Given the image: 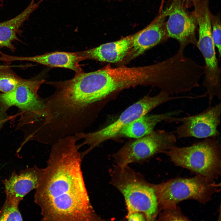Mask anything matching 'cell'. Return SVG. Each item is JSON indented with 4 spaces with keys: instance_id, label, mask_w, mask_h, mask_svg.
<instances>
[{
    "instance_id": "5b68a950",
    "label": "cell",
    "mask_w": 221,
    "mask_h": 221,
    "mask_svg": "<svg viewBox=\"0 0 221 221\" xmlns=\"http://www.w3.org/2000/svg\"><path fill=\"white\" fill-rule=\"evenodd\" d=\"M177 99L176 96H172L161 91L155 96H145L128 107L117 120L106 127L93 132L76 134L75 136L77 140H83L78 146L80 148L85 145H89V148L83 152L86 155L103 142L118 136L124 128L135 120L158 106Z\"/></svg>"
},
{
    "instance_id": "3957f363",
    "label": "cell",
    "mask_w": 221,
    "mask_h": 221,
    "mask_svg": "<svg viewBox=\"0 0 221 221\" xmlns=\"http://www.w3.org/2000/svg\"><path fill=\"white\" fill-rule=\"evenodd\" d=\"M216 138H205L189 146L175 145L163 153L176 165L214 180L221 174V145Z\"/></svg>"
},
{
    "instance_id": "9a60e30c",
    "label": "cell",
    "mask_w": 221,
    "mask_h": 221,
    "mask_svg": "<svg viewBox=\"0 0 221 221\" xmlns=\"http://www.w3.org/2000/svg\"><path fill=\"white\" fill-rule=\"evenodd\" d=\"M181 111L175 110L160 114H146L138 118L124 128L119 135L138 138L148 135L154 130L155 126L163 121L180 114Z\"/></svg>"
},
{
    "instance_id": "277c9868",
    "label": "cell",
    "mask_w": 221,
    "mask_h": 221,
    "mask_svg": "<svg viewBox=\"0 0 221 221\" xmlns=\"http://www.w3.org/2000/svg\"><path fill=\"white\" fill-rule=\"evenodd\" d=\"M153 186L159 211L187 199H193L205 204L214 194L220 190V184L200 175L191 178H175L153 184Z\"/></svg>"
},
{
    "instance_id": "ffe728a7",
    "label": "cell",
    "mask_w": 221,
    "mask_h": 221,
    "mask_svg": "<svg viewBox=\"0 0 221 221\" xmlns=\"http://www.w3.org/2000/svg\"><path fill=\"white\" fill-rule=\"evenodd\" d=\"M127 218L128 221H142L146 220L145 215L142 212L138 211L128 212Z\"/></svg>"
},
{
    "instance_id": "2e32d148",
    "label": "cell",
    "mask_w": 221,
    "mask_h": 221,
    "mask_svg": "<svg viewBox=\"0 0 221 221\" xmlns=\"http://www.w3.org/2000/svg\"><path fill=\"white\" fill-rule=\"evenodd\" d=\"M27 66L10 65L0 68V91L7 93L21 86L31 85L36 83L39 79H25L17 75L11 69L13 67H23Z\"/></svg>"
},
{
    "instance_id": "4fadbf2b",
    "label": "cell",
    "mask_w": 221,
    "mask_h": 221,
    "mask_svg": "<svg viewBox=\"0 0 221 221\" xmlns=\"http://www.w3.org/2000/svg\"><path fill=\"white\" fill-rule=\"evenodd\" d=\"M134 34L87 50L77 52L85 60L112 63L122 61L131 48Z\"/></svg>"
},
{
    "instance_id": "44dd1931",
    "label": "cell",
    "mask_w": 221,
    "mask_h": 221,
    "mask_svg": "<svg viewBox=\"0 0 221 221\" xmlns=\"http://www.w3.org/2000/svg\"><path fill=\"white\" fill-rule=\"evenodd\" d=\"M195 0H183L184 3L188 8L193 6L194 2Z\"/></svg>"
},
{
    "instance_id": "d6986e66",
    "label": "cell",
    "mask_w": 221,
    "mask_h": 221,
    "mask_svg": "<svg viewBox=\"0 0 221 221\" xmlns=\"http://www.w3.org/2000/svg\"><path fill=\"white\" fill-rule=\"evenodd\" d=\"M211 23L212 39L215 47L219 52V57L221 55V21L219 15H214L211 14Z\"/></svg>"
},
{
    "instance_id": "5bb4252c",
    "label": "cell",
    "mask_w": 221,
    "mask_h": 221,
    "mask_svg": "<svg viewBox=\"0 0 221 221\" xmlns=\"http://www.w3.org/2000/svg\"><path fill=\"white\" fill-rule=\"evenodd\" d=\"M42 2L40 0L36 2L35 0H31L28 6L19 14L9 20L0 22V48H6L12 52H15V48L12 43L15 41H20L18 35L22 33L21 28Z\"/></svg>"
},
{
    "instance_id": "7a4b0ae2",
    "label": "cell",
    "mask_w": 221,
    "mask_h": 221,
    "mask_svg": "<svg viewBox=\"0 0 221 221\" xmlns=\"http://www.w3.org/2000/svg\"><path fill=\"white\" fill-rule=\"evenodd\" d=\"M112 184L122 194L128 212L143 213L146 220H156L159 211L153 186L128 165H117L112 173Z\"/></svg>"
},
{
    "instance_id": "30bf717a",
    "label": "cell",
    "mask_w": 221,
    "mask_h": 221,
    "mask_svg": "<svg viewBox=\"0 0 221 221\" xmlns=\"http://www.w3.org/2000/svg\"><path fill=\"white\" fill-rule=\"evenodd\" d=\"M167 16L166 8L148 26L134 34L132 45L128 56L131 60L167 39L168 37L165 27Z\"/></svg>"
},
{
    "instance_id": "8992f818",
    "label": "cell",
    "mask_w": 221,
    "mask_h": 221,
    "mask_svg": "<svg viewBox=\"0 0 221 221\" xmlns=\"http://www.w3.org/2000/svg\"><path fill=\"white\" fill-rule=\"evenodd\" d=\"M176 135L164 130H154L150 134L126 143L114 155L117 165L122 166L139 161L176 145Z\"/></svg>"
},
{
    "instance_id": "7c38bea8",
    "label": "cell",
    "mask_w": 221,
    "mask_h": 221,
    "mask_svg": "<svg viewBox=\"0 0 221 221\" xmlns=\"http://www.w3.org/2000/svg\"><path fill=\"white\" fill-rule=\"evenodd\" d=\"M84 60V58L77 52L56 51L30 56H13L2 52L0 56V61L7 63L17 61H31L49 67L69 69L74 71L76 74L83 72L79 63Z\"/></svg>"
},
{
    "instance_id": "9c48e42d",
    "label": "cell",
    "mask_w": 221,
    "mask_h": 221,
    "mask_svg": "<svg viewBox=\"0 0 221 221\" xmlns=\"http://www.w3.org/2000/svg\"><path fill=\"white\" fill-rule=\"evenodd\" d=\"M45 82L44 79H39L33 84L22 85L9 92L0 93V106H16L43 118L46 102L45 99L39 97L37 92Z\"/></svg>"
},
{
    "instance_id": "6da1fadb",
    "label": "cell",
    "mask_w": 221,
    "mask_h": 221,
    "mask_svg": "<svg viewBox=\"0 0 221 221\" xmlns=\"http://www.w3.org/2000/svg\"><path fill=\"white\" fill-rule=\"evenodd\" d=\"M74 135L52 145L46 167L36 189L34 202L42 220H98L90 203L81 169L83 160Z\"/></svg>"
},
{
    "instance_id": "7402d4cb",
    "label": "cell",
    "mask_w": 221,
    "mask_h": 221,
    "mask_svg": "<svg viewBox=\"0 0 221 221\" xmlns=\"http://www.w3.org/2000/svg\"><path fill=\"white\" fill-rule=\"evenodd\" d=\"M10 64H0V68H2L6 67L8 66H10Z\"/></svg>"
},
{
    "instance_id": "8fae6325",
    "label": "cell",
    "mask_w": 221,
    "mask_h": 221,
    "mask_svg": "<svg viewBox=\"0 0 221 221\" xmlns=\"http://www.w3.org/2000/svg\"><path fill=\"white\" fill-rule=\"evenodd\" d=\"M43 169L36 166L27 167L18 173L15 171L10 176L3 181L6 194V200L18 204L25 196L38 186Z\"/></svg>"
},
{
    "instance_id": "603a6c76",
    "label": "cell",
    "mask_w": 221,
    "mask_h": 221,
    "mask_svg": "<svg viewBox=\"0 0 221 221\" xmlns=\"http://www.w3.org/2000/svg\"><path fill=\"white\" fill-rule=\"evenodd\" d=\"M164 0H162V2H161V7H163V3H164Z\"/></svg>"
},
{
    "instance_id": "ac0fdd59",
    "label": "cell",
    "mask_w": 221,
    "mask_h": 221,
    "mask_svg": "<svg viewBox=\"0 0 221 221\" xmlns=\"http://www.w3.org/2000/svg\"><path fill=\"white\" fill-rule=\"evenodd\" d=\"M158 220L164 221H187L189 219L182 213L176 205L163 208Z\"/></svg>"
},
{
    "instance_id": "52a82bcc",
    "label": "cell",
    "mask_w": 221,
    "mask_h": 221,
    "mask_svg": "<svg viewBox=\"0 0 221 221\" xmlns=\"http://www.w3.org/2000/svg\"><path fill=\"white\" fill-rule=\"evenodd\" d=\"M221 103L209 106L197 114L182 118L172 117L169 123L181 122L173 133L177 138L193 137L206 138L217 137L220 134L218 127L220 123Z\"/></svg>"
},
{
    "instance_id": "e0dca14e",
    "label": "cell",
    "mask_w": 221,
    "mask_h": 221,
    "mask_svg": "<svg viewBox=\"0 0 221 221\" xmlns=\"http://www.w3.org/2000/svg\"><path fill=\"white\" fill-rule=\"evenodd\" d=\"M18 204L6 200L0 210V221H22Z\"/></svg>"
},
{
    "instance_id": "ba28073f",
    "label": "cell",
    "mask_w": 221,
    "mask_h": 221,
    "mask_svg": "<svg viewBox=\"0 0 221 221\" xmlns=\"http://www.w3.org/2000/svg\"><path fill=\"white\" fill-rule=\"evenodd\" d=\"M168 19L165 27L168 38L176 40L179 48L185 49L188 45H196V21L193 12L187 9L183 0H172L166 8Z\"/></svg>"
}]
</instances>
